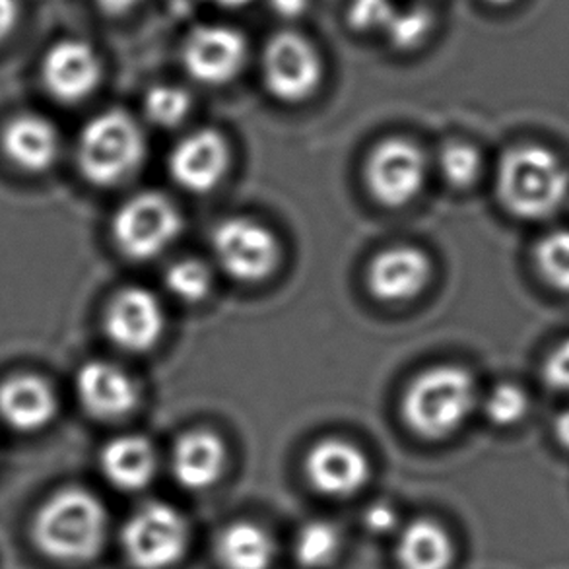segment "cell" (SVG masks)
<instances>
[{
	"mask_svg": "<svg viewBox=\"0 0 569 569\" xmlns=\"http://www.w3.org/2000/svg\"><path fill=\"white\" fill-rule=\"evenodd\" d=\"M216 7L222 8H243L251 2V0H210Z\"/></svg>",
	"mask_w": 569,
	"mask_h": 569,
	"instance_id": "8d00e7d4",
	"label": "cell"
},
{
	"mask_svg": "<svg viewBox=\"0 0 569 569\" xmlns=\"http://www.w3.org/2000/svg\"><path fill=\"white\" fill-rule=\"evenodd\" d=\"M542 378L556 391L569 392V339L560 342L542 363Z\"/></svg>",
	"mask_w": 569,
	"mask_h": 569,
	"instance_id": "4dcf8cb0",
	"label": "cell"
},
{
	"mask_svg": "<svg viewBox=\"0 0 569 569\" xmlns=\"http://www.w3.org/2000/svg\"><path fill=\"white\" fill-rule=\"evenodd\" d=\"M108 535V513L98 498L78 488L54 493L39 509L33 539L59 562H86L100 552Z\"/></svg>",
	"mask_w": 569,
	"mask_h": 569,
	"instance_id": "7a4b0ae2",
	"label": "cell"
},
{
	"mask_svg": "<svg viewBox=\"0 0 569 569\" xmlns=\"http://www.w3.org/2000/svg\"><path fill=\"white\" fill-rule=\"evenodd\" d=\"M140 0H98L108 14H124L139 4Z\"/></svg>",
	"mask_w": 569,
	"mask_h": 569,
	"instance_id": "e575fe53",
	"label": "cell"
},
{
	"mask_svg": "<svg viewBox=\"0 0 569 569\" xmlns=\"http://www.w3.org/2000/svg\"><path fill=\"white\" fill-rule=\"evenodd\" d=\"M395 12L397 8L392 7L391 0H352L347 18L352 30L370 33L387 30Z\"/></svg>",
	"mask_w": 569,
	"mask_h": 569,
	"instance_id": "f546056e",
	"label": "cell"
},
{
	"mask_svg": "<svg viewBox=\"0 0 569 569\" xmlns=\"http://www.w3.org/2000/svg\"><path fill=\"white\" fill-rule=\"evenodd\" d=\"M144 111L152 123L171 129L186 121L191 111V96L178 86H156L147 93Z\"/></svg>",
	"mask_w": 569,
	"mask_h": 569,
	"instance_id": "484cf974",
	"label": "cell"
},
{
	"mask_svg": "<svg viewBox=\"0 0 569 569\" xmlns=\"http://www.w3.org/2000/svg\"><path fill=\"white\" fill-rule=\"evenodd\" d=\"M340 550V532L327 521H311L306 525L293 542V555L300 566L321 569L331 566Z\"/></svg>",
	"mask_w": 569,
	"mask_h": 569,
	"instance_id": "603a6c76",
	"label": "cell"
},
{
	"mask_svg": "<svg viewBox=\"0 0 569 569\" xmlns=\"http://www.w3.org/2000/svg\"><path fill=\"white\" fill-rule=\"evenodd\" d=\"M166 313L154 293L127 288L117 293L106 317L109 339L127 352H147L162 339Z\"/></svg>",
	"mask_w": 569,
	"mask_h": 569,
	"instance_id": "8fae6325",
	"label": "cell"
},
{
	"mask_svg": "<svg viewBox=\"0 0 569 569\" xmlns=\"http://www.w3.org/2000/svg\"><path fill=\"white\" fill-rule=\"evenodd\" d=\"M16 20H18V7L14 0H0V41L10 36L14 30Z\"/></svg>",
	"mask_w": 569,
	"mask_h": 569,
	"instance_id": "836d02e7",
	"label": "cell"
},
{
	"mask_svg": "<svg viewBox=\"0 0 569 569\" xmlns=\"http://www.w3.org/2000/svg\"><path fill=\"white\" fill-rule=\"evenodd\" d=\"M101 64L92 47L82 41H62L47 53L43 78L57 100H84L100 84Z\"/></svg>",
	"mask_w": 569,
	"mask_h": 569,
	"instance_id": "9a60e30c",
	"label": "cell"
},
{
	"mask_svg": "<svg viewBox=\"0 0 569 569\" xmlns=\"http://www.w3.org/2000/svg\"><path fill=\"white\" fill-rule=\"evenodd\" d=\"M183 220L166 194L148 191L134 194L113 218V239L121 253L148 261L162 254L179 238Z\"/></svg>",
	"mask_w": 569,
	"mask_h": 569,
	"instance_id": "5b68a950",
	"label": "cell"
},
{
	"mask_svg": "<svg viewBox=\"0 0 569 569\" xmlns=\"http://www.w3.org/2000/svg\"><path fill=\"white\" fill-rule=\"evenodd\" d=\"M189 525L178 509L152 501L132 513L123 529V550L139 569H168L186 556Z\"/></svg>",
	"mask_w": 569,
	"mask_h": 569,
	"instance_id": "8992f818",
	"label": "cell"
},
{
	"mask_svg": "<svg viewBox=\"0 0 569 569\" xmlns=\"http://www.w3.org/2000/svg\"><path fill=\"white\" fill-rule=\"evenodd\" d=\"M147 142L140 124L111 109L86 124L78 144V163L96 186L123 183L144 162Z\"/></svg>",
	"mask_w": 569,
	"mask_h": 569,
	"instance_id": "277c9868",
	"label": "cell"
},
{
	"mask_svg": "<svg viewBox=\"0 0 569 569\" xmlns=\"http://www.w3.org/2000/svg\"><path fill=\"white\" fill-rule=\"evenodd\" d=\"M556 439L562 443L566 449H569V410L558 416L555 423Z\"/></svg>",
	"mask_w": 569,
	"mask_h": 569,
	"instance_id": "d590c367",
	"label": "cell"
},
{
	"mask_svg": "<svg viewBox=\"0 0 569 569\" xmlns=\"http://www.w3.org/2000/svg\"><path fill=\"white\" fill-rule=\"evenodd\" d=\"M2 142L8 158L26 171L47 170L59 154L57 129L43 117H16Z\"/></svg>",
	"mask_w": 569,
	"mask_h": 569,
	"instance_id": "ffe728a7",
	"label": "cell"
},
{
	"mask_svg": "<svg viewBox=\"0 0 569 569\" xmlns=\"http://www.w3.org/2000/svg\"><path fill=\"white\" fill-rule=\"evenodd\" d=\"M439 168L443 178L453 187H469L477 181L482 158L467 142H451L439 154Z\"/></svg>",
	"mask_w": 569,
	"mask_h": 569,
	"instance_id": "4316f807",
	"label": "cell"
},
{
	"mask_svg": "<svg viewBox=\"0 0 569 569\" xmlns=\"http://www.w3.org/2000/svg\"><path fill=\"white\" fill-rule=\"evenodd\" d=\"M216 261L231 278L259 282L270 277L280 259L274 233L251 218H228L212 231Z\"/></svg>",
	"mask_w": 569,
	"mask_h": 569,
	"instance_id": "52a82bcc",
	"label": "cell"
},
{
	"mask_svg": "<svg viewBox=\"0 0 569 569\" xmlns=\"http://www.w3.org/2000/svg\"><path fill=\"white\" fill-rule=\"evenodd\" d=\"M100 462L109 482L124 492L147 488L158 470L154 446L142 436L111 439L101 451Z\"/></svg>",
	"mask_w": 569,
	"mask_h": 569,
	"instance_id": "d6986e66",
	"label": "cell"
},
{
	"mask_svg": "<svg viewBox=\"0 0 569 569\" xmlns=\"http://www.w3.org/2000/svg\"><path fill=\"white\" fill-rule=\"evenodd\" d=\"M496 189L511 214L542 220L556 214L568 199L569 171L547 147L523 144L501 158Z\"/></svg>",
	"mask_w": 569,
	"mask_h": 569,
	"instance_id": "6da1fadb",
	"label": "cell"
},
{
	"mask_svg": "<svg viewBox=\"0 0 569 569\" xmlns=\"http://www.w3.org/2000/svg\"><path fill=\"white\" fill-rule=\"evenodd\" d=\"M230 163V150L222 134L200 129L179 140L170 154L171 179L189 192L212 191Z\"/></svg>",
	"mask_w": 569,
	"mask_h": 569,
	"instance_id": "4fadbf2b",
	"label": "cell"
},
{
	"mask_svg": "<svg viewBox=\"0 0 569 569\" xmlns=\"http://www.w3.org/2000/svg\"><path fill=\"white\" fill-rule=\"evenodd\" d=\"M226 467V447L212 431L186 433L171 453V470L187 490H207L220 480Z\"/></svg>",
	"mask_w": 569,
	"mask_h": 569,
	"instance_id": "e0dca14e",
	"label": "cell"
},
{
	"mask_svg": "<svg viewBox=\"0 0 569 569\" xmlns=\"http://www.w3.org/2000/svg\"><path fill=\"white\" fill-rule=\"evenodd\" d=\"M477 407V385L469 371L436 366L408 385L402 418L420 438L443 439L467 422Z\"/></svg>",
	"mask_w": 569,
	"mask_h": 569,
	"instance_id": "3957f363",
	"label": "cell"
},
{
	"mask_svg": "<svg viewBox=\"0 0 569 569\" xmlns=\"http://www.w3.org/2000/svg\"><path fill=\"white\" fill-rule=\"evenodd\" d=\"M366 181L373 199L383 207H405L422 191L426 156L410 140H383L366 163Z\"/></svg>",
	"mask_w": 569,
	"mask_h": 569,
	"instance_id": "ba28073f",
	"label": "cell"
},
{
	"mask_svg": "<svg viewBox=\"0 0 569 569\" xmlns=\"http://www.w3.org/2000/svg\"><path fill=\"white\" fill-rule=\"evenodd\" d=\"M488 2H492L496 7H506V4H511V2H516V0H488Z\"/></svg>",
	"mask_w": 569,
	"mask_h": 569,
	"instance_id": "74e56055",
	"label": "cell"
},
{
	"mask_svg": "<svg viewBox=\"0 0 569 569\" xmlns=\"http://www.w3.org/2000/svg\"><path fill=\"white\" fill-rule=\"evenodd\" d=\"M428 254L415 247H392L376 254L368 269L370 292L381 301L415 300L430 280Z\"/></svg>",
	"mask_w": 569,
	"mask_h": 569,
	"instance_id": "5bb4252c",
	"label": "cell"
},
{
	"mask_svg": "<svg viewBox=\"0 0 569 569\" xmlns=\"http://www.w3.org/2000/svg\"><path fill=\"white\" fill-rule=\"evenodd\" d=\"M397 511L389 503H373L366 516H363V523L368 527V531L373 535H387L392 529H397Z\"/></svg>",
	"mask_w": 569,
	"mask_h": 569,
	"instance_id": "1f68e13d",
	"label": "cell"
},
{
	"mask_svg": "<svg viewBox=\"0 0 569 569\" xmlns=\"http://www.w3.org/2000/svg\"><path fill=\"white\" fill-rule=\"evenodd\" d=\"M535 261L548 286L569 293V230H556L540 239Z\"/></svg>",
	"mask_w": 569,
	"mask_h": 569,
	"instance_id": "cb8c5ba5",
	"label": "cell"
},
{
	"mask_svg": "<svg viewBox=\"0 0 569 569\" xmlns=\"http://www.w3.org/2000/svg\"><path fill=\"white\" fill-rule=\"evenodd\" d=\"M216 556L223 569H269L274 560V542L259 525L241 521L223 529Z\"/></svg>",
	"mask_w": 569,
	"mask_h": 569,
	"instance_id": "7402d4cb",
	"label": "cell"
},
{
	"mask_svg": "<svg viewBox=\"0 0 569 569\" xmlns=\"http://www.w3.org/2000/svg\"><path fill=\"white\" fill-rule=\"evenodd\" d=\"M269 4L274 14L286 20L300 18L308 10V0H269Z\"/></svg>",
	"mask_w": 569,
	"mask_h": 569,
	"instance_id": "d6a6232c",
	"label": "cell"
},
{
	"mask_svg": "<svg viewBox=\"0 0 569 569\" xmlns=\"http://www.w3.org/2000/svg\"><path fill=\"white\" fill-rule=\"evenodd\" d=\"M453 558V539L436 521L416 519L400 532L397 560L402 569H449Z\"/></svg>",
	"mask_w": 569,
	"mask_h": 569,
	"instance_id": "44dd1931",
	"label": "cell"
},
{
	"mask_svg": "<svg viewBox=\"0 0 569 569\" xmlns=\"http://www.w3.org/2000/svg\"><path fill=\"white\" fill-rule=\"evenodd\" d=\"M54 415L57 397L46 379L18 376L0 387V416L16 430H41Z\"/></svg>",
	"mask_w": 569,
	"mask_h": 569,
	"instance_id": "ac0fdd59",
	"label": "cell"
},
{
	"mask_svg": "<svg viewBox=\"0 0 569 569\" xmlns=\"http://www.w3.org/2000/svg\"><path fill=\"white\" fill-rule=\"evenodd\" d=\"M431 16L422 8H408V10H397L392 14L391 22L385 30V36L389 38L392 46L397 49H415L420 46L426 36L430 33Z\"/></svg>",
	"mask_w": 569,
	"mask_h": 569,
	"instance_id": "f1b7e54d",
	"label": "cell"
},
{
	"mask_svg": "<svg viewBox=\"0 0 569 569\" xmlns=\"http://www.w3.org/2000/svg\"><path fill=\"white\" fill-rule=\"evenodd\" d=\"M166 286L178 300L199 303L212 290V274L204 262L181 259L166 272Z\"/></svg>",
	"mask_w": 569,
	"mask_h": 569,
	"instance_id": "d4e9b609",
	"label": "cell"
},
{
	"mask_svg": "<svg viewBox=\"0 0 569 569\" xmlns=\"http://www.w3.org/2000/svg\"><path fill=\"white\" fill-rule=\"evenodd\" d=\"M247 57L241 33L223 26L192 31L183 47L186 70L200 84L222 86L238 77Z\"/></svg>",
	"mask_w": 569,
	"mask_h": 569,
	"instance_id": "30bf717a",
	"label": "cell"
},
{
	"mask_svg": "<svg viewBox=\"0 0 569 569\" xmlns=\"http://www.w3.org/2000/svg\"><path fill=\"white\" fill-rule=\"evenodd\" d=\"M529 397L527 392L513 383H501L493 387L492 392L486 399V416L496 426H516L521 422L529 412Z\"/></svg>",
	"mask_w": 569,
	"mask_h": 569,
	"instance_id": "83f0119b",
	"label": "cell"
},
{
	"mask_svg": "<svg viewBox=\"0 0 569 569\" xmlns=\"http://www.w3.org/2000/svg\"><path fill=\"white\" fill-rule=\"evenodd\" d=\"M78 395L96 418L116 420L129 415L139 402V385L116 363L88 362L78 373Z\"/></svg>",
	"mask_w": 569,
	"mask_h": 569,
	"instance_id": "2e32d148",
	"label": "cell"
},
{
	"mask_svg": "<svg viewBox=\"0 0 569 569\" xmlns=\"http://www.w3.org/2000/svg\"><path fill=\"white\" fill-rule=\"evenodd\" d=\"M264 86L277 100H308L321 82V61L313 46L298 33H280L262 53Z\"/></svg>",
	"mask_w": 569,
	"mask_h": 569,
	"instance_id": "9c48e42d",
	"label": "cell"
},
{
	"mask_svg": "<svg viewBox=\"0 0 569 569\" xmlns=\"http://www.w3.org/2000/svg\"><path fill=\"white\" fill-rule=\"evenodd\" d=\"M306 475L317 492L348 498L368 482L370 462L355 443L339 438L323 439L309 451Z\"/></svg>",
	"mask_w": 569,
	"mask_h": 569,
	"instance_id": "7c38bea8",
	"label": "cell"
}]
</instances>
